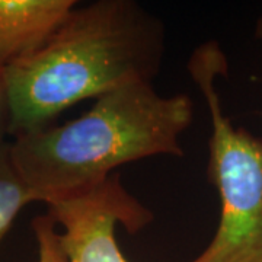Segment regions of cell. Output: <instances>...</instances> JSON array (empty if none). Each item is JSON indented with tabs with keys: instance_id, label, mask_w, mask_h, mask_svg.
Segmentation results:
<instances>
[{
	"instance_id": "obj_3",
	"label": "cell",
	"mask_w": 262,
	"mask_h": 262,
	"mask_svg": "<svg viewBox=\"0 0 262 262\" xmlns=\"http://www.w3.org/2000/svg\"><path fill=\"white\" fill-rule=\"evenodd\" d=\"M187 67L210 113L207 178L220 198L214 236L191 262H262V136L236 128L223 113L215 80L229 70L217 41L196 47Z\"/></svg>"
},
{
	"instance_id": "obj_6",
	"label": "cell",
	"mask_w": 262,
	"mask_h": 262,
	"mask_svg": "<svg viewBox=\"0 0 262 262\" xmlns=\"http://www.w3.org/2000/svg\"><path fill=\"white\" fill-rule=\"evenodd\" d=\"M37 201L13 160L10 143H0V244L22 208Z\"/></svg>"
},
{
	"instance_id": "obj_8",
	"label": "cell",
	"mask_w": 262,
	"mask_h": 262,
	"mask_svg": "<svg viewBox=\"0 0 262 262\" xmlns=\"http://www.w3.org/2000/svg\"><path fill=\"white\" fill-rule=\"evenodd\" d=\"M6 136H9V105L5 82V69L0 67V143L6 141Z\"/></svg>"
},
{
	"instance_id": "obj_9",
	"label": "cell",
	"mask_w": 262,
	"mask_h": 262,
	"mask_svg": "<svg viewBox=\"0 0 262 262\" xmlns=\"http://www.w3.org/2000/svg\"><path fill=\"white\" fill-rule=\"evenodd\" d=\"M255 35L262 41V18L256 20V28H255Z\"/></svg>"
},
{
	"instance_id": "obj_2",
	"label": "cell",
	"mask_w": 262,
	"mask_h": 262,
	"mask_svg": "<svg viewBox=\"0 0 262 262\" xmlns=\"http://www.w3.org/2000/svg\"><path fill=\"white\" fill-rule=\"evenodd\" d=\"M191 96L159 95L137 83L102 95L64 124L15 137L13 160L38 201L50 204L103 182L125 163L184 156L179 137L192 122Z\"/></svg>"
},
{
	"instance_id": "obj_7",
	"label": "cell",
	"mask_w": 262,
	"mask_h": 262,
	"mask_svg": "<svg viewBox=\"0 0 262 262\" xmlns=\"http://www.w3.org/2000/svg\"><path fill=\"white\" fill-rule=\"evenodd\" d=\"M56 220L48 214H41L32 220V230L38 245L37 262H69L61 233L57 232Z\"/></svg>"
},
{
	"instance_id": "obj_4",
	"label": "cell",
	"mask_w": 262,
	"mask_h": 262,
	"mask_svg": "<svg viewBox=\"0 0 262 262\" xmlns=\"http://www.w3.org/2000/svg\"><path fill=\"white\" fill-rule=\"evenodd\" d=\"M48 214L63 227L69 262H130L117 242V226L137 233L153 222V213L122 187L118 173L50 203Z\"/></svg>"
},
{
	"instance_id": "obj_5",
	"label": "cell",
	"mask_w": 262,
	"mask_h": 262,
	"mask_svg": "<svg viewBox=\"0 0 262 262\" xmlns=\"http://www.w3.org/2000/svg\"><path fill=\"white\" fill-rule=\"evenodd\" d=\"M76 6V0H0V67L44 47Z\"/></svg>"
},
{
	"instance_id": "obj_1",
	"label": "cell",
	"mask_w": 262,
	"mask_h": 262,
	"mask_svg": "<svg viewBox=\"0 0 262 262\" xmlns=\"http://www.w3.org/2000/svg\"><path fill=\"white\" fill-rule=\"evenodd\" d=\"M162 19L133 0L76 6L37 53L5 69L13 139L54 124L67 108L137 83L163 66Z\"/></svg>"
}]
</instances>
